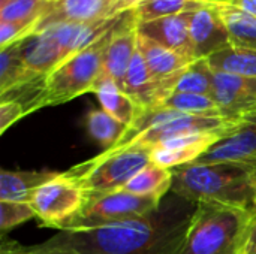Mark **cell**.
Masks as SVG:
<instances>
[{
	"instance_id": "6da1fadb",
	"label": "cell",
	"mask_w": 256,
	"mask_h": 254,
	"mask_svg": "<svg viewBox=\"0 0 256 254\" xmlns=\"http://www.w3.org/2000/svg\"><path fill=\"white\" fill-rule=\"evenodd\" d=\"M196 207L170 193L144 217L102 228L68 229L48 241L80 254H180Z\"/></svg>"
},
{
	"instance_id": "7a4b0ae2",
	"label": "cell",
	"mask_w": 256,
	"mask_h": 254,
	"mask_svg": "<svg viewBox=\"0 0 256 254\" xmlns=\"http://www.w3.org/2000/svg\"><path fill=\"white\" fill-rule=\"evenodd\" d=\"M171 193L195 204L254 211L256 166L240 162L189 163L172 169Z\"/></svg>"
},
{
	"instance_id": "3957f363",
	"label": "cell",
	"mask_w": 256,
	"mask_h": 254,
	"mask_svg": "<svg viewBox=\"0 0 256 254\" xmlns=\"http://www.w3.org/2000/svg\"><path fill=\"white\" fill-rule=\"evenodd\" d=\"M254 211L198 204L180 254H240Z\"/></svg>"
},
{
	"instance_id": "277c9868",
	"label": "cell",
	"mask_w": 256,
	"mask_h": 254,
	"mask_svg": "<svg viewBox=\"0 0 256 254\" xmlns=\"http://www.w3.org/2000/svg\"><path fill=\"white\" fill-rule=\"evenodd\" d=\"M124 13L92 24H54L24 40V57L28 69L46 76L70 55L93 43L116 25Z\"/></svg>"
},
{
	"instance_id": "5b68a950",
	"label": "cell",
	"mask_w": 256,
	"mask_h": 254,
	"mask_svg": "<svg viewBox=\"0 0 256 254\" xmlns=\"http://www.w3.org/2000/svg\"><path fill=\"white\" fill-rule=\"evenodd\" d=\"M152 163V147L130 144L105 150L66 171L87 198L122 190L140 171Z\"/></svg>"
},
{
	"instance_id": "8992f818",
	"label": "cell",
	"mask_w": 256,
	"mask_h": 254,
	"mask_svg": "<svg viewBox=\"0 0 256 254\" xmlns=\"http://www.w3.org/2000/svg\"><path fill=\"white\" fill-rule=\"evenodd\" d=\"M118 22L99 36L87 48L70 55L46 75L38 109L66 103L84 93H93L94 84L104 72L105 49Z\"/></svg>"
},
{
	"instance_id": "52a82bcc",
	"label": "cell",
	"mask_w": 256,
	"mask_h": 254,
	"mask_svg": "<svg viewBox=\"0 0 256 254\" xmlns=\"http://www.w3.org/2000/svg\"><path fill=\"white\" fill-rule=\"evenodd\" d=\"M240 123L242 120L234 121L225 117H196L165 108H150L144 109V112L129 126L126 136L116 147L142 144L153 148L160 142L186 133L234 130Z\"/></svg>"
},
{
	"instance_id": "ba28073f",
	"label": "cell",
	"mask_w": 256,
	"mask_h": 254,
	"mask_svg": "<svg viewBox=\"0 0 256 254\" xmlns=\"http://www.w3.org/2000/svg\"><path fill=\"white\" fill-rule=\"evenodd\" d=\"M86 202L87 196L81 186L66 172H62L40 186L28 204L44 226L60 232L81 213Z\"/></svg>"
},
{
	"instance_id": "9c48e42d",
	"label": "cell",
	"mask_w": 256,
	"mask_h": 254,
	"mask_svg": "<svg viewBox=\"0 0 256 254\" xmlns=\"http://www.w3.org/2000/svg\"><path fill=\"white\" fill-rule=\"evenodd\" d=\"M160 202L150 198L136 196L124 190L87 198L81 213L63 231L102 228L126 220L140 219L154 211Z\"/></svg>"
},
{
	"instance_id": "30bf717a",
	"label": "cell",
	"mask_w": 256,
	"mask_h": 254,
	"mask_svg": "<svg viewBox=\"0 0 256 254\" xmlns=\"http://www.w3.org/2000/svg\"><path fill=\"white\" fill-rule=\"evenodd\" d=\"M231 132L232 130L194 132L171 138L152 148V163L166 169L195 163Z\"/></svg>"
},
{
	"instance_id": "8fae6325",
	"label": "cell",
	"mask_w": 256,
	"mask_h": 254,
	"mask_svg": "<svg viewBox=\"0 0 256 254\" xmlns=\"http://www.w3.org/2000/svg\"><path fill=\"white\" fill-rule=\"evenodd\" d=\"M212 97L225 118L240 121L256 112V78L213 70Z\"/></svg>"
},
{
	"instance_id": "7c38bea8",
	"label": "cell",
	"mask_w": 256,
	"mask_h": 254,
	"mask_svg": "<svg viewBox=\"0 0 256 254\" xmlns=\"http://www.w3.org/2000/svg\"><path fill=\"white\" fill-rule=\"evenodd\" d=\"M112 0H58L48 3L34 34L54 24H92L114 18Z\"/></svg>"
},
{
	"instance_id": "4fadbf2b",
	"label": "cell",
	"mask_w": 256,
	"mask_h": 254,
	"mask_svg": "<svg viewBox=\"0 0 256 254\" xmlns=\"http://www.w3.org/2000/svg\"><path fill=\"white\" fill-rule=\"evenodd\" d=\"M136 46L142 54L152 76L164 87V90L170 97L174 93L182 73L186 70V67L190 63H194V60H189L184 55L140 33L136 36Z\"/></svg>"
},
{
	"instance_id": "5bb4252c",
	"label": "cell",
	"mask_w": 256,
	"mask_h": 254,
	"mask_svg": "<svg viewBox=\"0 0 256 254\" xmlns=\"http://www.w3.org/2000/svg\"><path fill=\"white\" fill-rule=\"evenodd\" d=\"M189 31L196 60L207 58L231 43L228 28L212 1H206L190 13Z\"/></svg>"
},
{
	"instance_id": "9a60e30c",
	"label": "cell",
	"mask_w": 256,
	"mask_h": 254,
	"mask_svg": "<svg viewBox=\"0 0 256 254\" xmlns=\"http://www.w3.org/2000/svg\"><path fill=\"white\" fill-rule=\"evenodd\" d=\"M198 162H240L256 166V112L244 117L230 135L214 144Z\"/></svg>"
},
{
	"instance_id": "2e32d148",
	"label": "cell",
	"mask_w": 256,
	"mask_h": 254,
	"mask_svg": "<svg viewBox=\"0 0 256 254\" xmlns=\"http://www.w3.org/2000/svg\"><path fill=\"white\" fill-rule=\"evenodd\" d=\"M136 21L132 10H128L114 28L104 55V73L112 78L122 88L130 61L136 51Z\"/></svg>"
},
{
	"instance_id": "e0dca14e",
	"label": "cell",
	"mask_w": 256,
	"mask_h": 254,
	"mask_svg": "<svg viewBox=\"0 0 256 254\" xmlns=\"http://www.w3.org/2000/svg\"><path fill=\"white\" fill-rule=\"evenodd\" d=\"M190 13L192 12H186L148 22H136V30L140 34L195 61V49L189 31Z\"/></svg>"
},
{
	"instance_id": "ac0fdd59",
	"label": "cell",
	"mask_w": 256,
	"mask_h": 254,
	"mask_svg": "<svg viewBox=\"0 0 256 254\" xmlns=\"http://www.w3.org/2000/svg\"><path fill=\"white\" fill-rule=\"evenodd\" d=\"M123 90L144 109L158 108L168 97L164 87L152 76L138 46L128 69Z\"/></svg>"
},
{
	"instance_id": "d6986e66",
	"label": "cell",
	"mask_w": 256,
	"mask_h": 254,
	"mask_svg": "<svg viewBox=\"0 0 256 254\" xmlns=\"http://www.w3.org/2000/svg\"><path fill=\"white\" fill-rule=\"evenodd\" d=\"M93 93L98 96L102 109H105L126 126H130L144 112V108L138 105L112 78L104 72L94 84Z\"/></svg>"
},
{
	"instance_id": "ffe728a7",
	"label": "cell",
	"mask_w": 256,
	"mask_h": 254,
	"mask_svg": "<svg viewBox=\"0 0 256 254\" xmlns=\"http://www.w3.org/2000/svg\"><path fill=\"white\" fill-rule=\"evenodd\" d=\"M62 172L54 171H6L0 172V201L28 204L33 193Z\"/></svg>"
},
{
	"instance_id": "44dd1931",
	"label": "cell",
	"mask_w": 256,
	"mask_h": 254,
	"mask_svg": "<svg viewBox=\"0 0 256 254\" xmlns=\"http://www.w3.org/2000/svg\"><path fill=\"white\" fill-rule=\"evenodd\" d=\"M38 78L46 76H38L28 69L24 57V40L0 49V96Z\"/></svg>"
},
{
	"instance_id": "7402d4cb",
	"label": "cell",
	"mask_w": 256,
	"mask_h": 254,
	"mask_svg": "<svg viewBox=\"0 0 256 254\" xmlns=\"http://www.w3.org/2000/svg\"><path fill=\"white\" fill-rule=\"evenodd\" d=\"M171 189L172 169L150 163L142 171H140L122 190L160 202L166 198V195L171 193Z\"/></svg>"
},
{
	"instance_id": "603a6c76",
	"label": "cell",
	"mask_w": 256,
	"mask_h": 254,
	"mask_svg": "<svg viewBox=\"0 0 256 254\" xmlns=\"http://www.w3.org/2000/svg\"><path fill=\"white\" fill-rule=\"evenodd\" d=\"M212 4L219 12L224 24L231 36V43L256 49V16L225 1H214Z\"/></svg>"
},
{
	"instance_id": "cb8c5ba5",
	"label": "cell",
	"mask_w": 256,
	"mask_h": 254,
	"mask_svg": "<svg viewBox=\"0 0 256 254\" xmlns=\"http://www.w3.org/2000/svg\"><path fill=\"white\" fill-rule=\"evenodd\" d=\"M207 61L214 72L256 78V49L252 48L230 43L207 57Z\"/></svg>"
},
{
	"instance_id": "d4e9b609",
	"label": "cell",
	"mask_w": 256,
	"mask_h": 254,
	"mask_svg": "<svg viewBox=\"0 0 256 254\" xmlns=\"http://www.w3.org/2000/svg\"><path fill=\"white\" fill-rule=\"evenodd\" d=\"M88 135L105 150L114 148L126 136L129 126L114 118L105 109H92L86 117Z\"/></svg>"
},
{
	"instance_id": "484cf974",
	"label": "cell",
	"mask_w": 256,
	"mask_h": 254,
	"mask_svg": "<svg viewBox=\"0 0 256 254\" xmlns=\"http://www.w3.org/2000/svg\"><path fill=\"white\" fill-rule=\"evenodd\" d=\"M158 108H165L196 117H224L212 96L195 93H172Z\"/></svg>"
},
{
	"instance_id": "4316f807",
	"label": "cell",
	"mask_w": 256,
	"mask_h": 254,
	"mask_svg": "<svg viewBox=\"0 0 256 254\" xmlns=\"http://www.w3.org/2000/svg\"><path fill=\"white\" fill-rule=\"evenodd\" d=\"M204 3L206 1L195 0H144L132 9V13L135 16V21L140 24L177 13L194 12L204 6Z\"/></svg>"
},
{
	"instance_id": "83f0119b",
	"label": "cell",
	"mask_w": 256,
	"mask_h": 254,
	"mask_svg": "<svg viewBox=\"0 0 256 254\" xmlns=\"http://www.w3.org/2000/svg\"><path fill=\"white\" fill-rule=\"evenodd\" d=\"M195 93L207 94L213 93V69L210 67L207 58H200L190 63L182 73L174 93Z\"/></svg>"
},
{
	"instance_id": "f1b7e54d",
	"label": "cell",
	"mask_w": 256,
	"mask_h": 254,
	"mask_svg": "<svg viewBox=\"0 0 256 254\" xmlns=\"http://www.w3.org/2000/svg\"><path fill=\"white\" fill-rule=\"evenodd\" d=\"M46 4L45 0H0V21L39 22Z\"/></svg>"
},
{
	"instance_id": "f546056e",
	"label": "cell",
	"mask_w": 256,
	"mask_h": 254,
	"mask_svg": "<svg viewBox=\"0 0 256 254\" xmlns=\"http://www.w3.org/2000/svg\"><path fill=\"white\" fill-rule=\"evenodd\" d=\"M34 217L36 214L30 204L0 201V229L3 234Z\"/></svg>"
},
{
	"instance_id": "4dcf8cb0",
	"label": "cell",
	"mask_w": 256,
	"mask_h": 254,
	"mask_svg": "<svg viewBox=\"0 0 256 254\" xmlns=\"http://www.w3.org/2000/svg\"><path fill=\"white\" fill-rule=\"evenodd\" d=\"M0 254H80L78 252L63 247V246H56L51 244L50 241H45L42 244L36 246H22L18 241L14 240H4L2 241Z\"/></svg>"
},
{
	"instance_id": "1f68e13d",
	"label": "cell",
	"mask_w": 256,
	"mask_h": 254,
	"mask_svg": "<svg viewBox=\"0 0 256 254\" xmlns=\"http://www.w3.org/2000/svg\"><path fill=\"white\" fill-rule=\"evenodd\" d=\"M26 115L24 106L16 100L0 102V135H3L14 123Z\"/></svg>"
},
{
	"instance_id": "d6a6232c",
	"label": "cell",
	"mask_w": 256,
	"mask_h": 254,
	"mask_svg": "<svg viewBox=\"0 0 256 254\" xmlns=\"http://www.w3.org/2000/svg\"><path fill=\"white\" fill-rule=\"evenodd\" d=\"M240 254H256V216H254V220L249 226Z\"/></svg>"
},
{
	"instance_id": "836d02e7",
	"label": "cell",
	"mask_w": 256,
	"mask_h": 254,
	"mask_svg": "<svg viewBox=\"0 0 256 254\" xmlns=\"http://www.w3.org/2000/svg\"><path fill=\"white\" fill-rule=\"evenodd\" d=\"M141 1H144V0H112L111 13H112V16L122 15L128 10H132Z\"/></svg>"
},
{
	"instance_id": "e575fe53",
	"label": "cell",
	"mask_w": 256,
	"mask_h": 254,
	"mask_svg": "<svg viewBox=\"0 0 256 254\" xmlns=\"http://www.w3.org/2000/svg\"><path fill=\"white\" fill-rule=\"evenodd\" d=\"M225 3H230L232 6H237L252 15L256 16V0H225Z\"/></svg>"
},
{
	"instance_id": "d590c367",
	"label": "cell",
	"mask_w": 256,
	"mask_h": 254,
	"mask_svg": "<svg viewBox=\"0 0 256 254\" xmlns=\"http://www.w3.org/2000/svg\"><path fill=\"white\" fill-rule=\"evenodd\" d=\"M46 3H54V1H58V0H45Z\"/></svg>"
},
{
	"instance_id": "8d00e7d4",
	"label": "cell",
	"mask_w": 256,
	"mask_h": 254,
	"mask_svg": "<svg viewBox=\"0 0 256 254\" xmlns=\"http://www.w3.org/2000/svg\"><path fill=\"white\" fill-rule=\"evenodd\" d=\"M195 1H210V0H195Z\"/></svg>"
},
{
	"instance_id": "74e56055",
	"label": "cell",
	"mask_w": 256,
	"mask_h": 254,
	"mask_svg": "<svg viewBox=\"0 0 256 254\" xmlns=\"http://www.w3.org/2000/svg\"><path fill=\"white\" fill-rule=\"evenodd\" d=\"M212 1V0H210ZM214 1H225V0H214Z\"/></svg>"
},
{
	"instance_id": "f35d334b",
	"label": "cell",
	"mask_w": 256,
	"mask_h": 254,
	"mask_svg": "<svg viewBox=\"0 0 256 254\" xmlns=\"http://www.w3.org/2000/svg\"><path fill=\"white\" fill-rule=\"evenodd\" d=\"M254 216H256V207H255V210H254Z\"/></svg>"
}]
</instances>
